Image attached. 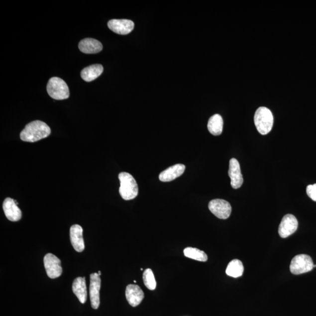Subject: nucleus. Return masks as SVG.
<instances>
[{"label":"nucleus","mask_w":316,"mask_h":316,"mask_svg":"<svg viewBox=\"0 0 316 316\" xmlns=\"http://www.w3.org/2000/svg\"><path fill=\"white\" fill-rule=\"evenodd\" d=\"M51 132V128L46 123L36 120L25 126L20 134V138L23 141L35 142L47 138Z\"/></svg>","instance_id":"f257e3e1"},{"label":"nucleus","mask_w":316,"mask_h":316,"mask_svg":"<svg viewBox=\"0 0 316 316\" xmlns=\"http://www.w3.org/2000/svg\"><path fill=\"white\" fill-rule=\"evenodd\" d=\"M120 181L119 194L125 201L135 199L138 194V185L133 176L126 172H121L118 175Z\"/></svg>","instance_id":"f03ea898"},{"label":"nucleus","mask_w":316,"mask_h":316,"mask_svg":"<svg viewBox=\"0 0 316 316\" xmlns=\"http://www.w3.org/2000/svg\"><path fill=\"white\" fill-rule=\"evenodd\" d=\"M254 123L261 134H268L274 124V117L270 109L265 107L258 108L254 115Z\"/></svg>","instance_id":"7ed1b4c3"},{"label":"nucleus","mask_w":316,"mask_h":316,"mask_svg":"<svg viewBox=\"0 0 316 316\" xmlns=\"http://www.w3.org/2000/svg\"><path fill=\"white\" fill-rule=\"evenodd\" d=\"M46 89L49 96L57 101H62L69 98L68 86L61 78L54 77L50 79Z\"/></svg>","instance_id":"20e7f679"},{"label":"nucleus","mask_w":316,"mask_h":316,"mask_svg":"<svg viewBox=\"0 0 316 316\" xmlns=\"http://www.w3.org/2000/svg\"><path fill=\"white\" fill-rule=\"evenodd\" d=\"M314 268V262L310 256L301 254L292 259L290 271L294 275H301L310 272Z\"/></svg>","instance_id":"39448f33"},{"label":"nucleus","mask_w":316,"mask_h":316,"mask_svg":"<svg viewBox=\"0 0 316 316\" xmlns=\"http://www.w3.org/2000/svg\"><path fill=\"white\" fill-rule=\"evenodd\" d=\"M209 209L216 217L223 219L230 216L232 211L230 204L222 199L212 200L209 203Z\"/></svg>","instance_id":"423d86ee"},{"label":"nucleus","mask_w":316,"mask_h":316,"mask_svg":"<svg viewBox=\"0 0 316 316\" xmlns=\"http://www.w3.org/2000/svg\"><path fill=\"white\" fill-rule=\"evenodd\" d=\"M44 262L46 274L49 278L55 279L62 275L61 261L55 255L51 253L46 254L44 259Z\"/></svg>","instance_id":"0eeeda50"},{"label":"nucleus","mask_w":316,"mask_h":316,"mask_svg":"<svg viewBox=\"0 0 316 316\" xmlns=\"http://www.w3.org/2000/svg\"><path fill=\"white\" fill-rule=\"evenodd\" d=\"M298 227V221L295 216L291 214L285 215L279 225V234L283 238H287L294 234Z\"/></svg>","instance_id":"6e6552de"},{"label":"nucleus","mask_w":316,"mask_h":316,"mask_svg":"<svg viewBox=\"0 0 316 316\" xmlns=\"http://www.w3.org/2000/svg\"><path fill=\"white\" fill-rule=\"evenodd\" d=\"M101 288V279L98 273H93L91 275L90 284V297L92 307L98 309L100 305V290Z\"/></svg>","instance_id":"1a4fd4ad"},{"label":"nucleus","mask_w":316,"mask_h":316,"mask_svg":"<svg viewBox=\"0 0 316 316\" xmlns=\"http://www.w3.org/2000/svg\"><path fill=\"white\" fill-rule=\"evenodd\" d=\"M111 31L119 35H127L134 28V23L128 19H111L108 22Z\"/></svg>","instance_id":"9d476101"},{"label":"nucleus","mask_w":316,"mask_h":316,"mask_svg":"<svg viewBox=\"0 0 316 316\" xmlns=\"http://www.w3.org/2000/svg\"><path fill=\"white\" fill-rule=\"evenodd\" d=\"M228 175L231 179V185L235 189L241 187L243 184L244 179L241 174L240 165L235 158H232L229 161Z\"/></svg>","instance_id":"9b49d317"},{"label":"nucleus","mask_w":316,"mask_h":316,"mask_svg":"<svg viewBox=\"0 0 316 316\" xmlns=\"http://www.w3.org/2000/svg\"><path fill=\"white\" fill-rule=\"evenodd\" d=\"M17 205L14 199L8 198L4 200L2 205L3 211L9 221H18L21 218L22 212Z\"/></svg>","instance_id":"f8f14e48"},{"label":"nucleus","mask_w":316,"mask_h":316,"mask_svg":"<svg viewBox=\"0 0 316 316\" xmlns=\"http://www.w3.org/2000/svg\"><path fill=\"white\" fill-rule=\"evenodd\" d=\"M125 297L132 307H137L144 298V292L136 285H128L126 288Z\"/></svg>","instance_id":"ddd939ff"},{"label":"nucleus","mask_w":316,"mask_h":316,"mask_svg":"<svg viewBox=\"0 0 316 316\" xmlns=\"http://www.w3.org/2000/svg\"><path fill=\"white\" fill-rule=\"evenodd\" d=\"M70 238L75 250L79 252L85 249V242L83 238V228L81 225L75 224L70 229Z\"/></svg>","instance_id":"4468645a"},{"label":"nucleus","mask_w":316,"mask_h":316,"mask_svg":"<svg viewBox=\"0 0 316 316\" xmlns=\"http://www.w3.org/2000/svg\"><path fill=\"white\" fill-rule=\"evenodd\" d=\"M185 166L183 164H176L171 166L159 175V179L161 182H168L175 180L184 174Z\"/></svg>","instance_id":"2eb2a0df"},{"label":"nucleus","mask_w":316,"mask_h":316,"mask_svg":"<svg viewBox=\"0 0 316 316\" xmlns=\"http://www.w3.org/2000/svg\"><path fill=\"white\" fill-rule=\"evenodd\" d=\"M80 51L86 54H95L101 52L103 45L101 42L93 38L82 40L79 44Z\"/></svg>","instance_id":"dca6fc26"},{"label":"nucleus","mask_w":316,"mask_h":316,"mask_svg":"<svg viewBox=\"0 0 316 316\" xmlns=\"http://www.w3.org/2000/svg\"><path fill=\"white\" fill-rule=\"evenodd\" d=\"M73 292L79 299L80 302L84 304L87 301L88 292L85 277H78L73 281Z\"/></svg>","instance_id":"f3484780"},{"label":"nucleus","mask_w":316,"mask_h":316,"mask_svg":"<svg viewBox=\"0 0 316 316\" xmlns=\"http://www.w3.org/2000/svg\"><path fill=\"white\" fill-rule=\"evenodd\" d=\"M103 66L100 64L92 65L83 69L81 72V77L85 81L91 82L95 81L102 74Z\"/></svg>","instance_id":"a211bd4d"},{"label":"nucleus","mask_w":316,"mask_h":316,"mask_svg":"<svg viewBox=\"0 0 316 316\" xmlns=\"http://www.w3.org/2000/svg\"><path fill=\"white\" fill-rule=\"evenodd\" d=\"M208 128L212 135L217 136L221 134L223 129V119L219 114H215L210 118Z\"/></svg>","instance_id":"6ab92c4d"},{"label":"nucleus","mask_w":316,"mask_h":316,"mask_svg":"<svg viewBox=\"0 0 316 316\" xmlns=\"http://www.w3.org/2000/svg\"><path fill=\"white\" fill-rule=\"evenodd\" d=\"M244 270V266L242 262L239 259H235L229 263L225 272L229 277L236 278L241 277Z\"/></svg>","instance_id":"aec40b11"},{"label":"nucleus","mask_w":316,"mask_h":316,"mask_svg":"<svg viewBox=\"0 0 316 316\" xmlns=\"http://www.w3.org/2000/svg\"><path fill=\"white\" fill-rule=\"evenodd\" d=\"M184 252L186 257L195 259L196 261L206 262L208 259V255L204 251L196 248H186Z\"/></svg>","instance_id":"412c9836"},{"label":"nucleus","mask_w":316,"mask_h":316,"mask_svg":"<svg viewBox=\"0 0 316 316\" xmlns=\"http://www.w3.org/2000/svg\"><path fill=\"white\" fill-rule=\"evenodd\" d=\"M143 281H144L145 287L149 290H155L156 287V282L154 273L151 269H146L143 274Z\"/></svg>","instance_id":"4be33fe9"},{"label":"nucleus","mask_w":316,"mask_h":316,"mask_svg":"<svg viewBox=\"0 0 316 316\" xmlns=\"http://www.w3.org/2000/svg\"><path fill=\"white\" fill-rule=\"evenodd\" d=\"M307 194L313 201L316 202V184L309 185L307 189Z\"/></svg>","instance_id":"5701e85b"},{"label":"nucleus","mask_w":316,"mask_h":316,"mask_svg":"<svg viewBox=\"0 0 316 316\" xmlns=\"http://www.w3.org/2000/svg\"><path fill=\"white\" fill-rule=\"evenodd\" d=\"M98 274H99L100 276H101V274H102L101 271H99V272H98Z\"/></svg>","instance_id":"b1692460"},{"label":"nucleus","mask_w":316,"mask_h":316,"mask_svg":"<svg viewBox=\"0 0 316 316\" xmlns=\"http://www.w3.org/2000/svg\"><path fill=\"white\" fill-rule=\"evenodd\" d=\"M134 283H136V281H134Z\"/></svg>","instance_id":"393cba45"}]
</instances>
